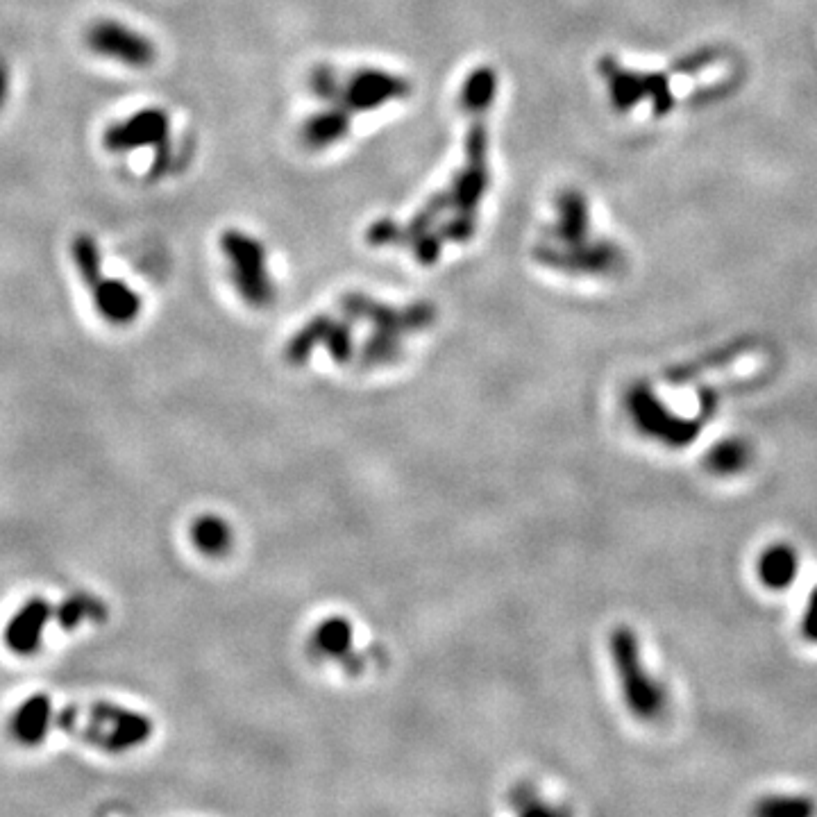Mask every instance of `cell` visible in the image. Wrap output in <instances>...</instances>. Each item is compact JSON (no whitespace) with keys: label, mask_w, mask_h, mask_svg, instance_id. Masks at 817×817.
<instances>
[{"label":"cell","mask_w":817,"mask_h":817,"mask_svg":"<svg viewBox=\"0 0 817 817\" xmlns=\"http://www.w3.org/2000/svg\"><path fill=\"white\" fill-rule=\"evenodd\" d=\"M534 259L552 271L584 277H618L627 268L625 250L609 239H586L577 246L547 241L534 248Z\"/></svg>","instance_id":"8992f818"},{"label":"cell","mask_w":817,"mask_h":817,"mask_svg":"<svg viewBox=\"0 0 817 817\" xmlns=\"http://www.w3.org/2000/svg\"><path fill=\"white\" fill-rule=\"evenodd\" d=\"M71 257L78 268L89 296L94 298L98 314L114 325H130L141 314L139 293L121 280L103 275V257L91 234H78L71 241Z\"/></svg>","instance_id":"3957f363"},{"label":"cell","mask_w":817,"mask_h":817,"mask_svg":"<svg viewBox=\"0 0 817 817\" xmlns=\"http://www.w3.org/2000/svg\"><path fill=\"white\" fill-rule=\"evenodd\" d=\"M309 87L314 91V96L323 100V103L339 105L343 91V75L332 69V66H316V69L311 71Z\"/></svg>","instance_id":"484cf974"},{"label":"cell","mask_w":817,"mask_h":817,"mask_svg":"<svg viewBox=\"0 0 817 817\" xmlns=\"http://www.w3.org/2000/svg\"><path fill=\"white\" fill-rule=\"evenodd\" d=\"M609 656L627 711L645 724L661 720L668 711V690L647 668L636 631L625 625L613 629L609 636Z\"/></svg>","instance_id":"7a4b0ae2"},{"label":"cell","mask_w":817,"mask_h":817,"mask_svg":"<svg viewBox=\"0 0 817 817\" xmlns=\"http://www.w3.org/2000/svg\"><path fill=\"white\" fill-rule=\"evenodd\" d=\"M10 89H12V75H10V66L0 57V109L5 107L7 98H10Z\"/></svg>","instance_id":"d6a6232c"},{"label":"cell","mask_w":817,"mask_h":817,"mask_svg":"<svg viewBox=\"0 0 817 817\" xmlns=\"http://www.w3.org/2000/svg\"><path fill=\"white\" fill-rule=\"evenodd\" d=\"M55 620V604L46 597H32L14 613L5 629V643L14 654H35L44 640V631Z\"/></svg>","instance_id":"8fae6325"},{"label":"cell","mask_w":817,"mask_h":817,"mask_svg":"<svg viewBox=\"0 0 817 817\" xmlns=\"http://www.w3.org/2000/svg\"><path fill=\"white\" fill-rule=\"evenodd\" d=\"M597 71L606 82L611 107L618 114H629L631 109L647 103L650 98V71L627 69L611 55H604L597 62Z\"/></svg>","instance_id":"7c38bea8"},{"label":"cell","mask_w":817,"mask_h":817,"mask_svg":"<svg viewBox=\"0 0 817 817\" xmlns=\"http://www.w3.org/2000/svg\"><path fill=\"white\" fill-rule=\"evenodd\" d=\"M221 250L227 259V271L234 289L246 305L266 309L275 300V282L268 273V255L264 243L243 230H225Z\"/></svg>","instance_id":"277c9868"},{"label":"cell","mask_w":817,"mask_h":817,"mask_svg":"<svg viewBox=\"0 0 817 817\" xmlns=\"http://www.w3.org/2000/svg\"><path fill=\"white\" fill-rule=\"evenodd\" d=\"M191 543L205 557H225L234 545L232 525L216 513H205L191 522Z\"/></svg>","instance_id":"e0dca14e"},{"label":"cell","mask_w":817,"mask_h":817,"mask_svg":"<svg viewBox=\"0 0 817 817\" xmlns=\"http://www.w3.org/2000/svg\"><path fill=\"white\" fill-rule=\"evenodd\" d=\"M443 246H445V241L441 239V234L436 232V227L429 232L416 234V237L407 243V248H411V252H414L418 264H423V266L436 264L441 257Z\"/></svg>","instance_id":"f1b7e54d"},{"label":"cell","mask_w":817,"mask_h":817,"mask_svg":"<svg viewBox=\"0 0 817 817\" xmlns=\"http://www.w3.org/2000/svg\"><path fill=\"white\" fill-rule=\"evenodd\" d=\"M754 811L758 815H768V817H793V815H811L815 813V806L811 804V799H806V797L777 795V797L761 799Z\"/></svg>","instance_id":"cb8c5ba5"},{"label":"cell","mask_w":817,"mask_h":817,"mask_svg":"<svg viewBox=\"0 0 817 817\" xmlns=\"http://www.w3.org/2000/svg\"><path fill=\"white\" fill-rule=\"evenodd\" d=\"M749 350H752V339L729 341L727 345H722V348L704 352V355H699L697 359L688 361V364L675 366L668 373V377L677 379L675 384H686L690 377H699L702 373H706V370H718L722 366H727L729 361H734L736 357L745 355V352H749Z\"/></svg>","instance_id":"d6986e66"},{"label":"cell","mask_w":817,"mask_h":817,"mask_svg":"<svg viewBox=\"0 0 817 817\" xmlns=\"http://www.w3.org/2000/svg\"><path fill=\"white\" fill-rule=\"evenodd\" d=\"M352 116L355 114L348 112L343 105H327L305 121L300 130V139L314 153L334 148L336 143H341L350 134Z\"/></svg>","instance_id":"5bb4252c"},{"label":"cell","mask_w":817,"mask_h":817,"mask_svg":"<svg viewBox=\"0 0 817 817\" xmlns=\"http://www.w3.org/2000/svg\"><path fill=\"white\" fill-rule=\"evenodd\" d=\"M107 613V604L89 593H75L55 604V622L62 629H75L82 622H103Z\"/></svg>","instance_id":"ffe728a7"},{"label":"cell","mask_w":817,"mask_h":817,"mask_svg":"<svg viewBox=\"0 0 817 817\" xmlns=\"http://www.w3.org/2000/svg\"><path fill=\"white\" fill-rule=\"evenodd\" d=\"M625 407L638 432L645 434L647 439L665 445V448H684V445L697 439V420L677 416L647 382L629 386Z\"/></svg>","instance_id":"5b68a950"},{"label":"cell","mask_w":817,"mask_h":817,"mask_svg":"<svg viewBox=\"0 0 817 817\" xmlns=\"http://www.w3.org/2000/svg\"><path fill=\"white\" fill-rule=\"evenodd\" d=\"M10 731L16 743L35 747L50 731H62L109 754L128 752L153 736L155 724L148 715L119 704H69L57 709L46 695H32L14 711Z\"/></svg>","instance_id":"6da1fadb"},{"label":"cell","mask_w":817,"mask_h":817,"mask_svg":"<svg viewBox=\"0 0 817 817\" xmlns=\"http://www.w3.org/2000/svg\"><path fill=\"white\" fill-rule=\"evenodd\" d=\"M722 50L718 46H702L690 50V53L677 57L670 66V75H693L704 69H711V66L718 64L722 60Z\"/></svg>","instance_id":"d4e9b609"},{"label":"cell","mask_w":817,"mask_h":817,"mask_svg":"<svg viewBox=\"0 0 817 817\" xmlns=\"http://www.w3.org/2000/svg\"><path fill=\"white\" fill-rule=\"evenodd\" d=\"M171 139V119L164 109L146 107L103 132V146L109 153H130L139 148L166 150Z\"/></svg>","instance_id":"30bf717a"},{"label":"cell","mask_w":817,"mask_h":817,"mask_svg":"<svg viewBox=\"0 0 817 817\" xmlns=\"http://www.w3.org/2000/svg\"><path fill=\"white\" fill-rule=\"evenodd\" d=\"M409 96L411 82L404 75L382 69H359L343 78L339 105L352 114H364Z\"/></svg>","instance_id":"9c48e42d"},{"label":"cell","mask_w":817,"mask_h":817,"mask_svg":"<svg viewBox=\"0 0 817 817\" xmlns=\"http://www.w3.org/2000/svg\"><path fill=\"white\" fill-rule=\"evenodd\" d=\"M509 802H511L513 808H516V813H522V815H534V813L550 815V813H557L554 808L547 806L541 797H538L536 788L529 786V783H520V786L513 788L511 795H509Z\"/></svg>","instance_id":"f546056e"},{"label":"cell","mask_w":817,"mask_h":817,"mask_svg":"<svg viewBox=\"0 0 817 817\" xmlns=\"http://www.w3.org/2000/svg\"><path fill=\"white\" fill-rule=\"evenodd\" d=\"M402 234V225L391 221V218H379L377 223L370 225L368 243L373 246H398Z\"/></svg>","instance_id":"4dcf8cb0"},{"label":"cell","mask_w":817,"mask_h":817,"mask_svg":"<svg viewBox=\"0 0 817 817\" xmlns=\"http://www.w3.org/2000/svg\"><path fill=\"white\" fill-rule=\"evenodd\" d=\"M341 311L350 320H366V323L373 325V330L398 336L423 332L427 327H432L436 320V309L429 302H416V305L409 307H393L364 296V293H348V296H343Z\"/></svg>","instance_id":"ba28073f"},{"label":"cell","mask_w":817,"mask_h":817,"mask_svg":"<svg viewBox=\"0 0 817 817\" xmlns=\"http://www.w3.org/2000/svg\"><path fill=\"white\" fill-rule=\"evenodd\" d=\"M749 461H752V450L743 439H724L706 454V468L718 477L740 475L747 470Z\"/></svg>","instance_id":"44dd1931"},{"label":"cell","mask_w":817,"mask_h":817,"mask_svg":"<svg viewBox=\"0 0 817 817\" xmlns=\"http://www.w3.org/2000/svg\"><path fill=\"white\" fill-rule=\"evenodd\" d=\"M495 96H498V73H495L491 66H479V69L470 71L468 78L463 80L461 87L463 112H468V109H482V112H488L495 103Z\"/></svg>","instance_id":"7402d4cb"},{"label":"cell","mask_w":817,"mask_h":817,"mask_svg":"<svg viewBox=\"0 0 817 817\" xmlns=\"http://www.w3.org/2000/svg\"><path fill=\"white\" fill-rule=\"evenodd\" d=\"M323 348L330 352L336 364H348L352 355H355V336H352L350 323H345V320H334Z\"/></svg>","instance_id":"4316f807"},{"label":"cell","mask_w":817,"mask_h":817,"mask_svg":"<svg viewBox=\"0 0 817 817\" xmlns=\"http://www.w3.org/2000/svg\"><path fill=\"white\" fill-rule=\"evenodd\" d=\"M355 645V629L348 618H325L311 634V652L323 659L345 661Z\"/></svg>","instance_id":"2e32d148"},{"label":"cell","mask_w":817,"mask_h":817,"mask_svg":"<svg viewBox=\"0 0 817 817\" xmlns=\"http://www.w3.org/2000/svg\"><path fill=\"white\" fill-rule=\"evenodd\" d=\"M402 357V336L375 330L359 350V366L364 370L391 366Z\"/></svg>","instance_id":"603a6c76"},{"label":"cell","mask_w":817,"mask_h":817,"mask_svg":"<svg viewBox=\"0 0 817 817\" xmlns=\"http://www.w3.org/2000/svg\"><path fill=\"white\" fill-rule=\"evenodd\" d=\"M441 239L445 243H468L477 232V216L473 214H452V218L439 225Z\"/></svg>","instance_id":"83f0119b"},{"label":"cell","mask_w":817,"mask_h":817,"mask_svg":"<svg viewBox=\"0 0 817 817\" xmlns=\"http://www.w3.org/2000/svg\"><path fill=\"white\" fill-rule=\"evenodd\" d=\"M557 221L550 230V241L559 246H577V243L591 239V205L586 193L579 189H563L557 202Z\"/></svg>","instance_id":"4fadbf2b"},{"label":"cell","mask_w":817,"mask_h":817,"mask_svg":"<svg viewBox=\"0 0 817 817\" xmlns=\"http://www.w3.org/2000/svg\"><path fill=\"white\" fill-rule=\"evenodd\" d=\"M799 554L793 545L788 543H774L758 554L756 559V577L758 584L768 588V591H788L795 584L799 575Z\"/></svg>","instance_id":"9a60e30c"},{"label":"cell","mask_w":817,"mask_h":817,"mask_svg":"<svg viewBox=\"0 0 817 817\" xmlns=\"http://www.w3.org/2000/svg\"><path fill=\"white\" fill-rule=\"evenodd\" d=\"M334 325L332 316H316L305 323L284 345V361L289 366H305V361L314 355L316 348H323Z\"/></svg>","instance_id":"ac0fdd59"},{"label":"cell","mask_w":817,"mask_h":817,"mask_svg":"<svg viewBox=\"0 0 817 817\" xmlns=\"http://www.w3.org/2000/svg\"><path fill=\"white\" fill-rule=\"evenodd\" d=\"M799 629H802V636L806 640H811V643L817 645V588H813L811 595H808Z\"/></svg>","instance_id":"1f68e13d"},{"label":"cell","mask_w":817,"mask_h":817,"mask_svg":"<svg viewBox=\"0 0 817 817\" xmlns=\"http://www.w3.org/2000/svg\"><path fill=\"white\" fill-rule=\"evenodd\" d=\"M84 44L91 53L130 69H148L157 60V46L143 32L114 19H98L84 30Z\"/></svg>","instance_id":"52a82bcc"}]
</instances>
